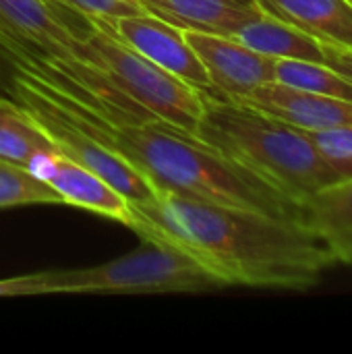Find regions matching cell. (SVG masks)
Returning <instances> with one entry per match:
<instances>
[{"mask_svg":"<svg viewBox=\"0 0 352 354\" xmlns=\"http://www.w3.org/2000/svg\"><path fill=\"white\" fill-rule=\"evenodd\" d=\"M129 228L185 249L224 286L309 290L336 266L326 241L303 220L178 193H160L149 203L133 205Z\"/></svg>","mask_w":352,"mask_h":354,"instance_id":"obj_1","label":"cell"},{"mask_svg":"<svg viewBox=\"0 0 352 354\" xmlns=\"http://www.w3.org/2000/svg\"><path fill=\"white\" fill-rule=\"evenodd\" d=\"M23 75L46 93L75 127L135 166L158 195L178 193L274 218L303 220L301 205L239 162L205 145L195 135L156 118H108L39 77Z\"/></svg>","mask_w":352,"mask_h":354,"instance_id":"obj_2","label":"cell"},{"mask_svg":"<svg viewBox=\"0 0 352 354\" xmlns=\"http://www.w3.org/2000/svg\"><path fill=\"white\" fill-rule=\"evenodd\" d=\"M195 137L261 176L301 209L311 195L338 183L301 129L214 91H203Z\"/></svg>","mask_w":352,"mask_h":354,"instance_id":"obj_3","label":"cell"},{"mask_svg":"<svg viewBox=\"0 0 352 354\" xmlns=\"http://www.w3.org/2000/svg\"><path fill=\"white\" fill-rule=\"evenodd\" d=\"M143 245L118 259L81 268L39 272L44 295L54 292H195L224 286L191 253L164 239L141 236Z\"/></svg>","mask_w":352,"mask_h":354,"instance_id":"obj_4","label":"cell"},{"mask_svg":"<svg viewBox=\"0 0 352 354\" xmlns=\"http://www.w3.org/2000/svg\"><path fill=\"white\" fill-rule=\"evenodd\" d=\"M85 17L89 21L85 46L108 83L145 116L195 135L203 112V91L187 85L131 48L114 31L108 17Z\"/></svg>","mask_w":352,"mask_h":354,"instance_id":"obj_5","label":"cell"},{"mask_svg":"<svg viewBox=\"0 0 352 354\" xmlns=\"http://www.w3.org/2000/svg\"><path fill=\"white\" fill-rule=\"evenodd\" d=\"M10 93L15 102L44 129V133L52 139L62 156L102 176L112 189L127 197L131 205H141L158 199L151 183L135 166L83 133L79 127H75L62 114V110L19 71H15Z\"/></svg>","mask_w":352,"mask_h":354,"instance_id":"obj_6","label":"cell"},{"mask_svg":"<svg viewBox=\"0 0 352 354\" xmlns=\"http://www.w3.org/2000/svg\"><path fill=\"white\" fill-rule=\"evenodd\" d=\"M185 39L207 71L212 91L234 100L274 81L276 58L263 56L234 37L185 31Z\"/></svg>","mask_w":352,"mask_h":354,"instance_id":"obj_7","label":"cell"},{"mask_svg":"<svg viewBox=\"0 0 352 354\" xmlns=\"http://www.w3.org/2000/svg\"><path fill=\"white\" fill-rule=\"evenodd\" d=\"M114 31L139 54L149 58L160 68L178 77L187 85L212 91V83L205 66L185 39V31L149 15H129V17H108Z\"/></svg>","mask_w":352,"mask_h":354,"instance_id":"obj_8","label":"cell"},{"mask_svg":"<svg viewBox=\"0 0 352 354\" xmlns=\"http://www.w3.org/2000/svg\"><path fill=\"white\" fill-rule=\"evenodd\" d=\"M29 170L44 178L66 205H75L106 218H112L124 226L131 224L133 205L116 189H112L102 176L85 166L68 160L58 149L39 153Z\"/></svg>","mask_w":352,"mask_h":354,"instance_id":"obj_9","label":"cell"},{"mask_svg":"<svg viewBox=\"0 0 352 354\" xmlns=\"http://www.w3.org/2000/svg\"><path fill=\"white\" fill-rule=\"evenodd\" d=\"M234 102L270 114L303 131L352 127V102L268 81Z\"/></svg>","mask_w":352,"mask_h":354,"instance_id":"obj_10","label":"cell"},{"mask_svg":"<svg viewBox=\"0 0 352 354\" xmlns=\"http://www.w3.org/2000/svg\"><path fill=\"white\" fill-rule=\"evenodd\" d=\"M145 12L183 29L232 37L261 15L259 6L234 0H139Z\"/></svg>","mask_w":352,"mask_h":354,"instance_id":"obj_11","label":"cell"},{"mask_svg":"<svg viewBox=\"0 0 352 354\" xmlns=\"http://www.w3.org/2000/svg\"><path fill=\"white\" fill-rule=\"evenodd\" d=\"M257 6L317 41L352 48V4L349 0H257Z\"/></svg>","mask_w":352,"mask_h":354,"instance_id":"obj_12","label":"cell"},{"mask_svg":"<svg viewBox=\"0 0 352 354\" xmlns=\"http://www.w3.org/2000/svg\"><path fill=\"white\" fill-rule=\"evenodd\" d=\"M303 222L326 241L336 263L352 266V178L311 195L303 203Z\"/></svg>","mask_w":352,"mask_h":354,"instance_id":"obj_13","label":"cell"},{"mask_svg":"<svg viewBox=\"0 0 352 354\" xmlns=\"http://www.w3.org/2000/svg\"><path fill=\"white\" fill-rule=\"evenodd\" d=\"M247 48L270 56V58H290V60H307V62H324L322 44L309 33L270 17L261 10V15L241 27L234 35Z\"/></svg>","mask_w":352,"mask_h":354,"instance_id":"obj_14","label":"cell"},{"mask_svg":"<svg viewBox=\"0 0 352 354\" xmlns=\"http://www.w3.org/2000/svg\"><path fill=\"white\" fill-rule=\"evenodd\" d=\"M56 149L44 129L17 104L0 95V162L29 168L31 162Z\"/></svg>","mask_w":352,"mask_h":354,"instance_id":"obj_15","label":"cell"},{"mask_svg":"<svg viewBox=\"0 0 352 354\" xmlns=\"http://www.w3.org/2000/svg\"><path fill=\"white\" fill-rule=\"evenodd\" d=\"M274 81L295 89H305L352 102V81L336 73L326 62L278 58L274 66Z\"/></svg>","mask_w":352,"mask_h":354,"instance_id":"obj_16","label":"cell"},{"mask_svg":"<svg viewBox=\"0 0 352 354\" xmlns=\"http://www.w3.org/2000/svg\"><path fill=\"white\" fill-rule=\"evenodd\" d=\"M35 203H64L62 197L29 168L0 162V209Z\"/></svg>","mask_w":352,"mask_h":354,"instance_id":"obj_17","label":"cell"},{"mask_svg":"<svg viewBox=\"0 0 352 354\" xmlns=\"http://www.w3.org/2000/svg\"><path fill=\"white\" fill-rule=\"evenodd\" d=\"M303 133L311 141L319 158L338 176V183L352 178V127L303 131Z\"/></svg>","mask_w":352,"mask_h":354,"instance_id":"obj_18","label":"cell"},{"mask_svg":"<svg viewBox=\"0 0 352 354\" xmlns=\"http://www.w3.org/2000/svg\"><path fill=\"white\" fill-rule=\"evenodd\" d=\"M60 2L83 15H100L112 19L145 12L139 0H60Z\"/></svg>","mask_w":352,"mask_h":354,"instance_id":"obj_19","label":"cell"},{"mask_svg":"<svg viewBox=\"0 0 352 354\" xmlns=\"http://www.w3.org/2000/svg\"><path fill=\"white\" fill-rule=\"evenodd\" d=\"M29 295H44L39 274H27V276L0 280V297H29Z\"/></svg>","mask_w":352,"mask_h":354,"instance_id":"obj_20","label":"cell"},{"mask_svg":"<svg viewBox=\"0 0 352 354\" xmlns=\"http://www.w3.org/2000/svg\"><path fill=\"white\" fill-rule=\"evenodd\" d=\"M322 44V52H324V62L328 66H332L336 73H340L342 77H346L352 81V48L344 46H334V44Z\"/></svg>","mask_w":352,"mask_h":354,"instance_id":"obj_21","label":"cell"},{"mask_svg":"<svg viewBox=\"0 0 352 354\" xmlns=\"http://www.w3.org/2000/svg\"><path fill=\"white\" fill-rule=\"evenodd\" d=\"M239 4H247V6H257V0H234Z\"/></svg>","mask_w":352,"mask_h":354,"instance_id":"obj_22","label":"cell"},{"mask_svg":"<svg viewBox=\"0 0 352 354\" xmlns=\"http://www.w3.org/2000/svg\"><path fill=\"white\" fill-rule=\"evenodd\" d=\"M48 2H50V4H62L60 0H48ZM64 6H66V4H64Z\"/></svg>","mask_w":352,"mask_h":354,"instance_id":"obj_23","label":"cell"},{"mask_svg":"<svg viewBox=\"0 0 352 354\" xmlns=\"http://www.w3.org/2000/svg\"><path fill=\"white\" fill-rule=\"evenodd\" d=\"M349 2H351V4H352V0H349Z\"/></svg>","mask_w":352,"mask_h":354,"instance_id":"obj_24","label":"cell"}]
</instances>
